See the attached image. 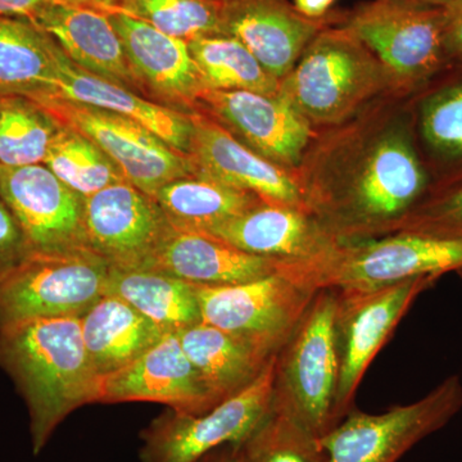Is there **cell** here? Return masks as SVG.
Wrapping results in <instances>:
<instances>
[{"label":"cell","mask_w":462,"mask_h":462,"mask_svg":"<svg viewBox=\"0 0 462 462\" xmlns=\"http://www.w3.org/2000/svg\"><path fill=\"white\" fill-rule=\"evenodd\" d=\"M66 2L72 3V5H84V7L100 9V11L111 12L120 7L124 0H66Z\"/></svg>","instance_id":"41"},{"label":"cell","mask_w":462,"mask_h":462,"mask_svg":"<svg viewBox=\"0 0 462 462\" xmlns=\"http://www.w3.org/2000/svg\"><path fill=\"white\" fill-rule=\"evenodd\" d=\"M236 449L238 462H327L320 438L273 410Z\"/></svg>","instance_id":"33"},{"label":"cell","mask_w":462,"mask_h":462,"mask_svg":"<svg viewBox=\"0 0 462 462\" xmlns=\"http://www.w3.org/2000/svg\"><path fill=\"white\" fill-rule=\"evenodd\" d=\"M139 83L173 103L189 105L205 90L189 44L121 11L108 12Z\"/></svg>","instance_id":"23"},{"label":"cell","mask_w":462,"mask_h":462,"mask_svg":"<svg viewBox=\"0 0 462 462\" xmlns=\"http://www.w3.org/2000/svg\"><path fill=\"white\" fill-rule=\"evenodd\" d=\"M105 296L129 303L166 333L202 321L194 285L166 273L109 266Z\"/></svg>","instance_id":"27"},{"label":"cell","mask_w":462,"mask_h":462,"mask_svg":"<svg viewBox=\"0 0 462 462\" xmlns=\"http://www.w3.org/2000/svg\"><path fill=\"white\" fill-rule=\"evenodd\" d=\"M60 0H0V17L21 18L35 23L39 16Z\"/></svg>","instance_id":"38"},{"label":"cell","mask_w":462,"mask_h":462,"mask_svg":"<svg viewBox=\"0 0 462 462\" xmlns=\"http://www.w3.org/2000/svg\"><path fill=\"white\" fill-rule=\"evenodd\" d=\"M35 25L85 71L127 89L141 84L129 65L108 12L60 0L42 12Z\"/></svg>","instance_id":"22"},{"label":"cell","mask_w":462,"mask_h":462,"mask_svg":"<svg viewBox=\"0 0 462 462\" xmlns=\"http://www.w3.org/2000/svg\"><path fill=\"white\" fill-rule=\"evenodd\" d=\"M154 199L172 226L193 231L208 229L263 203L254 194L200 176L169 182Z\"/></svg>","instance_id":"28"},{"label":"cell","mask_w":462,"mask_h":462,"mask_svg":"<svg viewBox=\"0 0 462 462\" xmlns=\"http://www.w3.org/2000/svg\"><path fill=\"white\" fill-rule=\"evenodd\" d=\"M171 229L156 199L127 181L85 199L88 248L111 267L136 269Z\"/></svg>","instance_id":"14"},{"label":"cell","mask_w":462,"mask_h":462,"mask_svg":"<svg viewBox=\"0 0 462 462\" xmlns=\"http://www.w3.org/2000/svg\"><path fill=\"white\" fill-rule=\"evenodd\" d=\"M199 233L245 254L279 261L303 260L337 243L305 209L263 202Z\"/></svg>","instance_id":"20"},{"label":"cell","mask_w":462,"mask_h":462,"mask_svg":"<svg viewBox=\"0 0 462 462\" xmlns=\"http://www.w3.org/2000/svg\"><path fill=\"white\" fill-rule=\"evenodd\" d=\"M136 401L196 415L217 404L185 355L178 333H167L132 364L100 378L98 402Z\"/></svg>","instance_id":"15"},{"label":"cell","mask_w":462,"mask_h":462,"mask_svg":"<svg viewBox=\"0 0 462 462\" xmlns=\"http://www.w3.org/2000/svg\"><path fill=\"white\" fill-rule=\"evenodd\" d=\"M223 33L238 39L276 80L294 69L321 30L288 0H221Z\"/></svg>","instance_id":"18"},{"label":"cell","mask_w":462,"mask_h":462,"mask_svg":"<svg viewBox=\"0 0 462 462\" xmlns=\"http://www.w3.org/2000/svg\"><path fill=\"white\" fill-rule=\"evenodd\" d=\"M384 69L346 30H321L282 81L281 96L309 123L342 120L380 89Z\"/></svg>","instance_id":"5"},{"label":"cell","mask_w":462,"mask_h":462,"mask_svg":"<svg viewBox=\"0 0 462 462\" xmlns=\"http://www.w3.org/2000/svg\"><path fill=\"white\" fill-rule=\"evenodd\" d=\"M343 29L401 83H424L447 58L443 8L375 0L358 8Z\"/></svg>","instance_id":"11"},{"label":"cell","mask_w":462,"mask_h":462,"mask_svg":"<svg viewBox=\"0 0 462 462\" xmlns=\"http://www.w3.org/2000/svg\"><path fill=\"white\" fill-rule=\"evenodd\" d=\"M193 285L202 321L242 340L264 360L282 351L316 294L279 273L240 284Z\"/></svg>","instance_id":"10"},{"label":"cell","mask_w":462,"mask_h":462,"mask_svg":"<svg viewBox=\"0 0 462 462\" xmlns=\"http://www.w3.org/2000/svg\"><path fill=\"white\" fill-rule=\"evenodd\" d=\"M32 254L16 217L0 199V282Z\"/></svg>","instance_id":"36"},{"label":"cell","mask_w":462,"mask_h":462,"mask_svg":"<svg viewBox=\"0 0 462 462\" xmlns=\"http://www.w3.org/2000/svg\"><path fill=\"white\" fill-rule=\"evenodd\" d=\"M115 11L144 21L172 38L191 42L223 33L221 0H124Z\"/></svg>","instance_id":"32"},{"label":"cell","mask_w":462,"mask_h":462,"mask_svg":"<svg viewBox=\"0 0 462 462\" xmlns=\"http://www.w3.org/2000/svg\"><path fill=\"white\" fill-rule=\"evenodd\" d=\"M276 356L252 384L203 413L170 409L142 431V462H197L209 452L239 445L272 412Z\"/></svg>","instance_id":"7"},{"label":"cell","mask_w":462,"mask_h":462,"mask_svg":"<svg viewBox=\"0 0 462 462\" xmlns=\"http://www.w3.org/2000/svg\"><path fill=\"white\" fill-rule=\"evenodd\" d=\"M427 187V175L407 136L388 134L351 181L311 197L307 208L334 242L375 238L394 233L420 205Z\"/></svg>","instance_id":"2"},{"label":"cell","mask_w":462,"mask_h":462,"mask_svg":"<svg viewBox=\"0 0 462 462\" xmlns=\"http://www.w3.org/2000/svg\"><path fill=\"white\" fill-rule=\"evenodd\" d=\"M0 199L16 217L32 252L89 249L85 199L44 165L0 167Z\"/></svg>","instance_id":"13"},{"label":"cell","mask_w":462,"mask_h":462,"mask_svg":"<svg viewBox=\"0 0 462 462\" xmlns=\"http://www.w3.org/2000/svg\"><path fill=\"white\" fill-rule=\"evenodd\" d=\"M443 42L447 57L462 58V0L443 8Z\"/></svg>","instance_id":"37"},{"label":"cell","mask_w":462,"mask_h":462,"mask_svg":"<svg viewBox=\"0 0 462 462\" xmlns=\"http://www.w3.org/2000/svg\"><path fill=\"white\" fill-rule=\"evenodd\" d=\"M400 2L409 3V5H420V7L445 8L456 0H400Z\"/></svg>","instance_id":"42"},{"label":"cell","mask_w":462,"mask_h":462,"mask_svg":"<svg viewBox=\"0 0 462 462\" xmlns=\"http://www.w3.org/2000/svg\"><path fill=\"white\" fill-rule=\"evenodd\" d=\"M462 410V382L448 376L416 402L382 413L352 410L320 438L327 462H398Z\"/></svg>","instance_id":"8"},{"label":"cell","mask_w":462,"mask_h":462,"mask_svg":"<svg viewBox=\"0 0 462 462\" xmlns=\"http://www.w3.org/2000/svg\"><path fill=\"white\" fill-rule=\"evenodd\" d=\"M41 106L63 126L96 143L120 169L125 181L152 199L169 182L196 176L189 154L170 147L135 121L71 100L50 98Z\"/></svg>","instance_id":"12"},{"label":"cell","mask_w":462,"mask_h":462,"mask_svg":"<svg viewBox=\"0 0 462 462\" xmlns=\"http://www.w3.org/2000/svg\"><path fill=\"white\" fill-rule=\"evenodd\" d=\"M178 334L185 355L216 403L247 388L273 358L264 360L242 340L203 321Z\"/></svg>","instance_id":"25"},{"label":"cell","mask_w":462,"mask_h":462,"mask_svg":"<svg viewBox=\"0 0 462 462\" xmlns=\"http://www.w3.org/2000/svg\"><path fill=\"white\" fill-rule=\"evenodd\" d=\"M394 233L462 240V185L421 202L398 225Z\"/></svg>","instance_id":"35"},{"label":"cell","mask_w":462,"mask_h":462,"mask_svg":"<svg viewBox=\"0 0 462 462\" xmlns=\"http://www.w3.org/2000/svg\"><path fill=\"white\" fill-rule=\"evenodd\" d=\"M199 100L276 165H297L311 138L309 121L281 94L205 89Z\"/></svg>","instance_id":"17"},{"label":"cell","mask_w":462,"mask_h":462,"mask_svg":"<svg viewBox=\"0 0 462 462\" xmlns=\"http://www.w3.org/2000/svg\"><path fill=\"white\" fill-rule=\"evenodd\" d=\"M80 324L88 357L99 378L132 364L167 334L114 296L97 300L80 316Z\"/></svg>","instance_id":"24"},{"label":"cell","mask_w":462,"mask_h":462,"mask_svg":"<svg viewBox=\"0 0 462 462\" xmlns=\"http://www.w3.org/2000/svg\"><path fill=\"white\" fill-rule=\"evenodd\" d=\"M276 273L306 291L370 289L449 273L462 276V240L413 233L334 243L303 260L279 261Z\"/></svg>","instance_id":"3"},{"label":"cell","mask_w":462,"mask_h":462,"mask_svg":"<svg viewBox=\"0 0 462 462\" xmlns=\"http://www.w3.org/2000/svg\"><path fill=\"white\" fill-rule=\"evenodd\" d=\"M336 0H293L294 8L310 20L321 21Z\"/></svg>","instance_id":"39"},{"label":"cell","mask_w":462,"mask_h":462,"mask_svg":"<svg viewBox=\"0 0 462 462\" xmlns=\"http://www.w3.org/2000/svg\"><path fill=\"white\" fill-rule=\"evenodd\" d=\"M54 67L56 93L51 98L71 100L123 116L141 124L170 147L189 154L193 136L191 116L149 102L123 85L85 71L66 57L57 42L54 47Z\"/></svg>","instance_id":"21"},{"label":"cell","mask_w":462,"mask_h":462,"mask_svg":"<svg viewBox=\"0 0 462 462\" xmlns=\"http://www.w3.org/2000/svg\"><path fill=\"white\" fill-rule=\"evenodd\" d=\"M189 156L196 176L254 194L264 203L307 209L306 194L282 166L236 141L223 126L191 116Z\"/></svg>","instance_id":"16"},{"label":"cell","mask_w":462,"mask_h":462,"mask_svg":"<svg viewBox=\"0 0 462 462\" xmlns=\"http://www.w3.org/2000/svg\"><path fill=\"white\" fill-rule=\"evenodd\" d=\"M437 281L434 276H422L384 287L336 289L339 369L334 411L338 424L355 409L356 393L374 358L413 302Z\"/></svg>","instance_id":"9"},{"label":"cell","mask_w":462,"mask_h":462,"mask_svg":"<svg viewBox=\"0 0 462 462\" xmlns=\"http://www.w3.org/2000/svg\"><path fill=\"white\" fill-rule=\"evenodd\" d=\"M56 42L32 21L0 17V94L44 102L56 93Z\"/></svg>","instance_id":"26"},{"label":"cell","mask_w":462,"mask_h":462,"mask_svg":"<svg viewBox=\"0 0 462 462\" xmlns=\"http://www.w3.org/2000/svg\"><path fill=\"white\" fill-rule=\"evenodd\" d=\"M62 127L39 103L0 94V167L42 165Z\"/></svg>","instance_id":"30"},{"label":"cell","mask_w":462,"mask_h":462,"mask_svg":"<svg viewBox=\"0 0 462 462\" xmlns=\"http://www.w3.org/2000/svg\"><path fill=\"white\" fill-rule=\"evenodd\" d=\"M197 462H238L236 449L234 445H227L209 452L205 457Z\"/></svg>","instance_id":"40"},{"label":"cell","mask_w":462,"mask_h":462,"mask_svg":"<svg viewBox=\"0 0 462 462\" xmlns=\"http://www.w3.org/2000/svg\"><path fill=\"white\" fill-rule=\"evenodd\" d=\"M188 44L205 89L254 91L266 96L281 93V81L270 75L238 39L215 33Z\"/></svg>","instance_id":"29"},{"label":"cell","mask_w":462,"mask_h":462,"mask_svg":"<svg viewBox=\"0 0 462 462\" xmlns=\"http://www.w3.org/2000/svg\"><path fill=\"white\" fill-rule=\"evenodd\" d=\"M42 165L84 199L125 180L120 169L96 143L67 126L54 139Z\"/></svg>","instance_id":"31"},{"label":"cell","mask_w":462,"mask_h":462,"mask_svg":"<svg viewBox=\"0 0 462 462\" xmlns=\"http://www.w3.org/2000/svg\"><path fill=\"white\" fill-rule=\"evenodd\" d=\"M421 132L440 156L462 158V83L438 91L425 102Z\"/></svg>","instance_id":"34"},{"label":"cell","mask_w":462,"mask_h":462,"mask_svg":"<svg viewBox=\"0 0 462 462\" xmlns=\"http://www.w3.org/2000/svg\"><path fill=\"white\" fill-rule=\"evenodd\" d=\"M336 289L316 291L293 336L276 355L273 411L281 412L322 438L336 418L338 351Z\"/></svg>","instance_id":"4"},{"label":"cell","mask_w":462,"mask_h":462,"mask_svg":"<svg viewBox=\"0 0 462 462\" xmlns=\"http://www.w3.org/2000/svg\"><path fill=\"white\" fill-rule=\"evenodd\" d=\"M0 367L25 400L33 455L41 454L67 416L98 402L100 378L76 316L38 319L0 330Z\"/></svg>","instance_id":"1"},{"label":"cell","mask_w":462,"mask_h":462,"mask_svg":"<svg viewBox=\"0 0 462 462\" xmlns=\"http://www.w3.org/2000/svg\"><path fill=\"white\" fill-rule=\"evenodd\" d=\"M279 260L254 256L199 231L171 229L136 269L196 285L240 284L276 273Z\"/></svg>","instance_id":"19"},{"label":"cell","mask_w":462,"mask_h":462,"mask_svg":"<svg viewBox=\"0 0 462 462\" xmlns=\"http://www.w3.org/2000/svg\"><path fill=\"white\" fill-rule=\"evenodd\" d=\"M109 264L90 249L36 254L0 282V330L38 319L80 318L105 296Z\"/></svg>","instance_id":"6"}]
</instances>
